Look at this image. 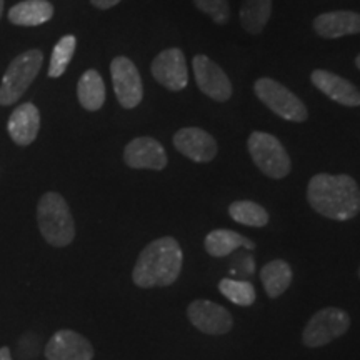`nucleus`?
Returning <instances> with one entry per match:
<instances>
[{"instance_id": "obj_1", "label": "nucleus", "mask_w": 360, "mask_h": 360, "mask_svg": "<svg viewBox=\"0 0 360 360\" xmlns=\"http://www.w3.org/2000/svg\"><path fill=\"white\" fill-rule=\"evenodd\" d=\"M307 200L315 212L339 222L357 217L360 212V188L345 174L314 175L307 187Z\"/></svg>"}, {"instance_id": "obj_2", "label": "nucleus", "mask_w": 360, "mask_h": 360, "mask_svg": "<svg viewBox=\"0 0 360 360\" xmlns=\"http://www.w3.org/2000/svg\"><path fill=\"white\" fill-rule=\"evenodd\" d=\"M184 254L174 237H160L141 252L132 278L141 289L167 287L177 281L182 270Z\"/></svg>"}, {"instance_id": "obj_3", "label": "nucleus", "mask_w": 360, "mask_h": 360, "mask_svg": "<svg viewBox=\"0 0 360 360\" xmlns=\"http://www.w3.org/2000/svg\"><path fill=\"white\" fill-rule=\"evenodd\" d=\"M39 229L53 247H67L75 237V225L67 200L60 193L47 192L37 205Z\"/></svg>"}, {"instance_id": "obj_4", "label": "nucleus", "mask_w": 360, "mask_h": 360, "mask_svg": "<svg viewBox=\"0 0 360 360\" xmlns=\"http://www.w3.org/2000/svg\"><path fill=\"white\" fill-rule=\"evenodd\" d=\"M44 56L37 49L17 56L7 67L0 84V105H13L37 79Z\"/></svg>"}, {"instance_id": "obj_5", "label": "nucleus", "mask_w": 360, "mask_h": 360, "mask_svg": "<svg viewBox=\"0 0 360 360\" xmlns=\"http://www.w3.org/2000/svg\"><path fill=\"white\" fill-rule=\"evenodd\" d=\"M249 154L254 164L270 179L287 177L292 169L290 157L276 135L267 132H252L249 141Z\"/></svg>"}, {"instance_id": "obj_6", "label": "nucleus", "mask_w": 360, "mask_h": 360, "mask_svg": "<svg viewBox=\"0 0 360 360\" xmlns=\"http://www.w3.org/2000/svg\"><path fill=\"white\" fill-rule=\"evenodd\" d=\"M254 90L259 101L281 119L289 120V122H305L307 120L309 112L305 103L277 80L269 77L259 79L254 85Z\"/></svg>"}, {"instance_id": "obj_7", "label": "nucleus", "mask_w": 360, "mask_h": 360, "mask_svg": "<svg viewBox=\"0 0 360 360\" xmlns=\"http://www.w3.org/2000/svg\"><path fill=\"white\" fill-rule=\"evenodd\" d=\"M350 328V315L339 307H327L319 310L310 317L302 332V342L305 347L317 349L330 344L347 334Z\"/></svg>"}, {"instance_id": "obj_8", "label": "nucleus", "mask_w": 360, "mask_h": 360, "mask_svg": "<svg viewBox=\"0 0 360 360\" xmlns=\"http://www.w3.org/2000/svg\"><path fill=\"white\" fill-rule=\"evenodd\" d=\"M112 84L117 101L124 109H134L142 102L143 85L137 67L130 58L119 56L110 64Z\"/></svg>"}, {"instance_id": "obj_9", "label": "nucleus", "mask_w": 360, "mask_h": 360, "mask_svg": "<svg viewBox=\"0 0 360 360\" xmlns=\"http://www.w3.org/2000/svg\"><path fill=\"white\" fill-rule=\"evenodd\" d=\"M188 321L195 328L209 335L229 334L233 327V317L222 305L205 299H197L187 309Z\"/></svg>"}, {"instance_id": "obj_10", "label": "nucleus", "mask_w": 360, "mask_h": 360, "mask_svg": "<svg viewBox=\"0 0 360 360\" xmlns=\"http://www.w3.org/2000/svg\"><path fill=\"white\" fill-rule=\"evenodd\" d=\"M152 75L162 87L170 92H180L187 87L188 69L187 60L180 49H167L160 52L152 62Z\"/></svg>"}, {"instance_id": "obj_11", "label": "nucleus", "mask_w": 360, "mask_h": 360, "mask_svg": "<svg viewBox=\"0 0 360 360\" xmlns=\"http://www.w3.org/2000/svg\"><path fill=\"white\" fill-rule=\"evenodd\" d=\"M193 75L199 89L215 102H227L232 97V84L227 74L207 56L193 57Z\"/></svg>"}, {"instance_id": "obj_12", "label": "nucleus", "mask_w": 360, "mask_h": 360, "mask_svg": "<svg viewBox=\"0 0 360 360\" xmlns=\"http://www.w3.org/2000/svg\"><path fill=\"white\" fill-rule=\"evenodd\" d=\"M174 147L187 159L199 162V164L214 160L219 152L217 141L212 135L197 127H186L175 132Z\"/></svg>"}, {"instance_id": "obj_13", "label": "nucleus", "mask_w": 360, "mask_h": 360, "mask_svg": "<svg viewBox=\"0 0 360 360\" xmlns=\"http://www.w3.org/2000/svg\"><path fill=\"white\" fill-rule=\"evenodd\" d=\"M124 162L130 169L164 170L167 167V152L155 139L137 137L125 147Z\"/></svg>"}, {"instance_id": "obj_14", "label": "nucleus", "mask_w": 360, "mask_h": 360, "mask_svg": "<svg viewBox=\"0 0 360 360\" xmlns=\"http://www.w3.org/2000/svg\"><path fill=\"white\" fill-rule=\"evenodd\" d=\"M47 360H92L94 347L84 335L74 330H58L45 345Z\"/></svg>"}, {"instance_id": "obj_15", "label": "nucleus", "mask_w": 360, "mask_h": 360, "mask_svg": "<svg viewBox=\"0 0 360 360\" xmlns=\"http://www.w3.org/2000/svg\"><path fill=\"white\" fill-rule=\"evenodd\" d=\"M310 80L321 92L326 94L328 98L340 103L344 107H359L360 105V90L350 82V80L332 74L328 70L317 69L312 72Z\"/></svg>"}, {"instance_id": "obj_16", "label": "nucleus", "mask_w": 360, "mask_h": 360, "mask_svg": "<svg viewBox=\"0 0 360 360\" xmlns=\"http://www.w3.org/2000/svg\"><path fill=\"white\" fill-rule=\"evenodd\" d=\"M7 130L17 146H30L37 139L40 130V112L37 107L30 102L17 107L8 119Z\"/></svg>"}, {"instance_id": "obj_17", "label": "nucleus", "mask_w": 360, "mask_h": 360, "mask_svg": "<svg viewBox=\"0 0 360 360\" xmlns=\"http://www.w3.org/2000/svg\"><path fill=\"white\" fill-rule=\"evenodd\" d=\"M314 29L322 39H340L360 34V13L352 11L322 13L314 20Z\"/></svg>"}, {"instance_id": "obj_18", "label": "nucleus", "mask_w": 360, "mask_h": 360, "mask_svg": "<svg viewBox=\"0 0 360 360\" xmlns=\"http://www.w3.org/2000/svg\"><path fill=\"white\" fill-rule=\"evenodd\" d=\"M53 17V6L47 0H24L8 11V20L13 25L37 27Z\"/></svg>"}, {"instance_id": "obj_19", "label": "nucleus", "mask_w": 360, "mask_h": 360, "mask_svg": "<svg viewBox=\"0 0 360 360\" xmlns=\"http://www.w3.org/2000/svg\"><path fill=\"white\" fill-rule=\"evenodd\" d=\"M204 245L207 254L212 255V257H225V255L232 254L233 250L240 249V247L249 250L255 249L254 240L236 231H229V229H217V231L207 233Z\"/></svg>"}, {"instance_id": "obj_20", "label": "nucleus", "mask_w": 360, "mask_h": 360, "mask_svg": "<svg viewBox=\"0 0 360 360\" xmlns=\"http://www.w3.org/2000/svg\"><path fill=\"white\" fill-rule=\"evenodd\" d=\"M292 278H294V272H292L290 264L282 259L270 260L260 270V281H262L265 294L270 299H277L289 289Z\"/></svg>"}, {"instance_id": "obj_21", "label": "nucleus", "mask_w": 360, "mask_h": 360, "mask_svg": "<svg viewBox=\"0 0 360 360\" xmlns=\"http://www.w3.org/2000/svg\"><path fill=\"white\" fill-rule=\"evenodd\" d=\"M77 97L85 110L96 112L105 102V84L97 70L89 69L77 84Z\"/></svg>"}, {"instance_id": "obj_22", "label": "nucleus", "mask_w": 360, "mask_h": 360, "mask_svg": "<svg viewBox=\"0 0 360 360\" xmlns=\"http://www.w3.org/2000/svg\"><path fill=\"white\" fill-rule=\"evenodd\" d=\"M272 13V0H244L240 7V22L247 32H262Z\"/></svg>"}, {"instance_id": "obj_23", "label": "nucleus", "mask_w": 360, "mask_h": 360, "mask_svg": "<svg viewBox=\"0 0 360 360\" xmlns=\"http://www.w3.org/2000/svg\"><path fill=\"white\" fill-rule=\"evenodd\" d=\"M229 214L236 222L249 227H265L269 224V214L262 205L252 200H236L229 207Z\"/></svg>"}, {"instance_id": "obj_24", "label": "nucleus", "mask_w": 360, "mask_h": 360, "mask_svg": "<svg viewBox=\"0 0 360 360\" xmlns=\"http://www.w3.org/2000/svg\"><path fill=\"white\" fill-rule=\"evenodd\" d=\"M219 290L225 299L240 307H249L255 302V287L247 281H236V278H222L219 283Z\"/></svg>"}, {"instance_id": "obj_25", "label": "nucleus", "mask_w": 360, "mask_h": 360, "mask_svg": "<svg viewBox=\"0 0 360 360\" xmlns=\"http://www.w3.org/2000/svg\"><path fill=\"white\" fill-rule=\"evenodd\" d=\"M75 47H77V39L74 35H65V37L58 40L52 51L51 65H49V77L57 79L60 75H64L72 57H74Z\"/></svg>"}, {"instance_id": "obj_26", "label": "nucleus", "mask_w": 360, "mask_h": 360, "mask_svg": "<svg viewBox=\"0 0 360 360\" xmlns=\"http://www.w3.org/2000/svg\"><path fill=\"white\" fill-rule=\"evenodd\" d=\"M193 4L219 25L227 24L229 17H231V7H229L227 0H193Z\"/></svg>"}, {"instance_id": "obj_27", "label": "nucleus", "mask_w": 360, "mask_h": 360, "mask_svg": "<svg viewBox=\"0 0 360 360\" xmlns=\"http://www.w3.org/2000/svg\"><path fill=\"white\" fill-rule=\"evenodd\" d=\"M120 0H90L94 7L101 8V11H107V8H112L114 6H117Z\"/></svg>"}, {"instance_id": "obj_28", "label": "nucleus", "mask_w": 360, "mask_h": 360, "mask_svg": "<svg viewBox=\"0 0 360 360\" xmlns=\"http://www.w3.org/2000/svg\"><path fill=\"white\" fill-rule=\"evenodd\" d=\"M0 360H12V355H11V350H8V347L0 349Z\"/></svg>"}, {"instance_id": "obj_29", "label": "nucleus", "mask_w": 360, "mask_h": 360, "mask_svg": "<svg viewBox=\"0 0 360 360\" xmlns=\"http://www.w3.org/2000/svg\"><path fill=\"white\" fill-rule=\"evenodd\" d=\"M4 0H0V19H2V13H4Z\"/></svg>"}, {"instance_id": "obj_30", "label": "nucleus", "mask_w": 360, "mask_h": 360, "mask_svg": "<svg viewBox=\"0 0 360 360\" xmlns=\"http://www.w3.org/2000/svg\"><path fill=\"white\" fill-rule=\"evenodd\" d=\"M355 65H357V69L360 70V53L357 56V58H355Z\"/></svg>"}, {"instance_id": "obj_31", "label": "nucleus", "mask_w": 360, "mask_h": 360, "mask_svg": "<svg viewBox=\"0 0 360 360\" xmlns=\"http://www.w3.org/2000/svg\"><path fill=\"white\" fill-rule=\"evenodd\" d=\"M359 277H360V267H359Z\"/></svg>"}]
</instances>
